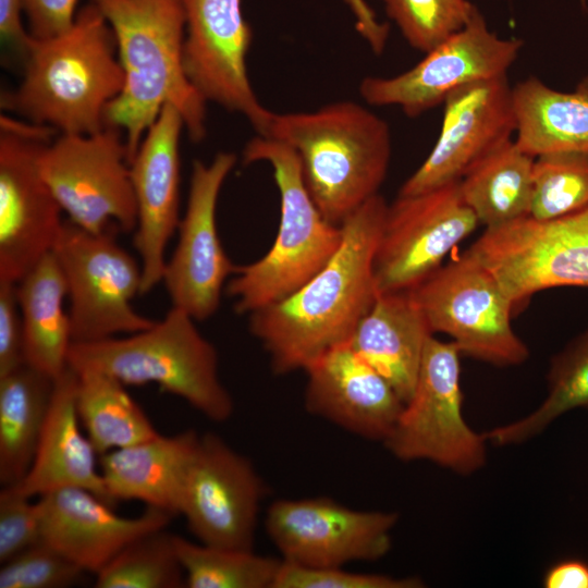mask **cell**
<instances>
[{
    "mask_svg": "<svg viewBox=\"0 0 588 588\" xmlns=\"http://www.w3.org/2000/svg\"><path fill=\"white\" fill-rule=\"evenodd\" d=\"M23 343L16 282L0 280V377L25 363Z\"/></svg>",
    "mask_w": 588,
    "mask_h": 588,
    "instance_id": "obj_39",
    "label": "cell"
},
{
    "mask_svg": "<svg viewBox=\"0 0 588 588\" xmlns=\"http://www.w3.org/2000/svg\"><path fill=\"white\" fill-rule=\"evenodd\" d=\"M443 105L439 137L399 195H415L460 181L485 156L513 139L516 118L506 75L458 87Z\"/></svg>",
    "mask_w": 588,
    "mask_h": 588,
    "instance_id": "obj_18",
    "label": "cell"
},
{
    "mask_svg": "<svg viewBox=\"0 0 588 588\" xmlns=\"http://www.w3.org/2000/svg\"><path fill=\"white\" fill-rule=\"evenodd\" d=\"M586 0H581L583 3H585Z\"/></svg>",
    "mask_w": 588,
    "mask_h": 588,
    "instance_id": "obj_44",
    "label": "cell"
},
{
    "mask_svg": "<svg viewBox=\"0 0 588 588\" xmlns=\"http://www.w3.org/2000/svg\"><path fill=\"white\" fill-rule=\"evenodd\" d=\"M236 161L235 154L221 151L209 163L193 162L177 243L166 262L162 282L172 306L196 321L215 315L223 287L236 269L224 252L216 221L219 193Z\"/></svg>",
    "mask_w": 588,
    "mask_h": 588,
    "instance_id": "obj_15",
    "label": "cell"
},
{
    "mask_svg": "<svg viewBox=\"0 0 588 588\" xmlns=\"http://www.w3.org/2000/svg\"><path fill=\"white\" fill-rule=\"evenodd\" d=\"M111 26L124 86L105 110V124L125 133L128 163L164 105L181 113L191 139L206 136V100L183 65L181 0H91Z\"/></svg>",
    "mask_w": 588,
    "mask_h": 588,
    "instance_id": "obj_2",
    "label": "cell"
},
{
    "mask_svg": "<svg viewBox=\"0 0 588 588\" xmlns=\"http://www.w3.org/2000/svg\"><path fill=\"white\" fill-rule=\"evenodd\" d=\"M23 0H0V34L5 44L26 57L33 36L26 33L21 21Z\"/></svg>",
    "mask_w": 588,
    "mask_h": 588,
    "instance_id": "obj_42",
    "label": "cell"
},
{
    "mask_svg": "<svg viewBox=\"0 0 588 588\" xmlns=\"http://www.w3.org/2000/svg\"><path fill=\"white\" fill-rule=\"evenodd\" d=\"M460 357L452 341L429 338L413 395L383 442L397 460H425L460 475L485 465V434L474 431L463 416Z\"/></svg>",
    "mask_w": 588,
    "mask_h": 588,
    "instance_id": "obj_9",
    "label": "cell"
},
{
    "mask_svg": "<svg viewBox=\"0 0 588 588\" xmlns=\"http://www.w3.org/2000/svg\"><path fill=\"white\" fill-rule=\"evenodd\" d=\"M97 588H180L185 573L174 535L166 528L145 534L123 548L96 575Z\"/></svg>",
    "mask_w": 588,
    "mask_h": 588,
    "instance_id": "obj_33",
    "label": "cell"
},
{
    "mask_svg": "<svg viewBox=\"0 0 588 588\" xmlns=\"http://www.w3.org/2000/svg\"><path fill=\"white\" fill-rule=\"evenodd\" d=\"M387 209L380 194L367 200L341 224L342 242L319 272L285 298L248 315L249 330L273 372L305 370L350 342L378 296L373 264Z\"/></svg>",
    "mask_w": 588,
    "mask_h": 588,
    "instance_id": "obj_1",
    "label": "cell"
},
{
    "mask_svg": "<svg viewBox=\"0 0 588 588\" xmlns=\"http://www.w3.org/2000/svg\"><path fill=\"white\" fill-rule=\"evenodd\" d=\"M304 371L307 412L368 440L389 438L405 403L350 342L331 348Z\"/></svg>",
    "mask_w": 588,
    "mask_h": 588,
    "instance_id": "obj_21",
    "label": "cell"
},
{
    "mask_svg": "<svg viewBox=\"0 0 588 588\" xmlns=\"http://www.w3.org/2000/svg\"><path fill=\"white\" fill-rule=\"evenodd\" d=\"M42 541L96 575L138 537L167 528L173 515L151 506L124 517L87 489L70 487L39 495Z\"/></svg>",
    "mask_w": 588,
    "mask_h": 588,
    "instance_id": "obj_22",
    "label": "cell"
},
{
    "mask_svg": "<svg viewBox=\"0 0 588 588\" xmlns=\"http://www.w3.org/2000/svg\"><path fill=\"white\" fill-rule=\"evenodd\" d=\"M77 373L70 366L54 379L51 401L39 443L25 477L10 486L33 498L62 488L91 491L110 506V499L100 470L98 454L81 431L75 405Z\"/></svg>",
    "mask_w": 588,
    "mask_h": 588,
    "instance_id": "obj_23",
    "label": "cell"
},
{
    "mask_svg": "<svg viewBox=\"0 0 588 588\" xmlns=\"http://www.w3.org/2000/svg\"><path fill=\"white\" fill-rule=\"evenodd\" d=\"M548 394L529 415L483 433L498 446L526 442L561 415L588 408V327L571 340L550 362Z\"/></svg>",
    "mask_w": 588,
    "mask_h": 588,
    "instance_id": "obj_31",
    "label": "cell"
},
{
    "mask_svg": "<svg viewBox=\"0 0 588 588\" xmlns=\"http://www.w3.org/2000/svg\"><path fill=\"white\" fill-rule=\"evenodd\" d=\"M546 588H588V563L580 559H564L551 565L543 575Z\"/></svg>",
    "mask_w": 588,
    "mask_h": 588,
    "instance_id": "obj_43",
    "label": "cell"
},
{
    "mask_svg": "<svg viewBox=\"0 0 588 588\" xmlns=\"http://www.w3.org/2000/svg\"><path fill=\"white\" fill-rule=\"evenodd\" d=\"M265 494L252 462L208 432L199 438L180 515L201 543L253 550Z\"/></svg>",
    "mask_w": 588,
    "mask_h": 588,
    "instance_id": "obj_17",
    "label": "cell"
},
{
    "mask_svg": "<svg viewBox=\"0 0 588 588\" xmlns=\"http://www.w3.org/2000/svg\"><path fill=\"white\" fill-rule=\"evenodd\" d=\"M188 588H273L282 559L192 542L174 535Z\"/></svg>",
    "mask_w": 588,
    "mask_h": 588,
    "instance_id": "obj_32",
    "label": "cell"
},
{
    "mask_svg": "<svg viewBox=\"0 0 588 588\" xmlns=\"http://www.w3.org/2000/svg\"><path fill=\"white\" fill-rule=\"evenodd\" d=\"M42 541L37 502L12 487L0 491V562L4 563Z\"/></svg>",
    "mask_w": 588,
    "mask_h": 588,
    "instance_id": "obj_38",
    "label": "cell"
},
{
    "mask_svg": "<svg viewBox=\"0 0 588 588\" xmlns=\"http://www.w3.org/2000/svg\"><path fill=\"white\" fill-rule=\"evenodd\" d=\"M262 136L296 152L313 200L335 225L379 194L390 166V126L350 100L309 112H273Z\"/></svg>",
    "mask_w": 588,
    "mask_h": 588,
    "instance_id": "obj_4",
    "label": "cell"
},
{
    "mask_svg": "<svg viewBox=\"0 0 588 588\" xmlns=\"http://www.w3.org/2000/svg\"><path fill=\"white\" fill-rule=\"evenodd\" d=\"M417 577L396 578L341 567H308L282 560L273 588H419Z\"/></svg>",
    "mask_w": 588,
    "mask_h": 588,
    "instance_id": "obj_37",
    "label": "cell"
},
{
    "mask_svg": "<svg viewBox=\"0 0 588 588\" xmlns=\"http://www.w3.org/2000/svg\"><path fill=\"white\" fill-rule=\"evenodd\" d=\"M23 323L24 360L56 379L68 368L73 343L69 311L64 309L68 285L51 253L16 282Z\"/></svg>",
    "mask_w": 588,
    "mask_h": 588,
    "instance_id": "obj_27",
    "label": "cell"
},
{
    "mask_svg": "<svg viewBox=\"0 0 588 588\" xmlns=\"http://www.w3.org/2000/svg\"><path fill=\"white\" fill-rule=\"evenodd\" d=\"M200 436L185 430L156 437L100 455V473L110 499L137 500L180 515L185 485Z\"/></svg>",
    "mask_w": 588,
    "mask_h": 588,
    "instance_id": "obj_24",
    "label": "cell"
},
{
    "mask_svg": "<svg viewBox=\"0 0 588 588\" xmlns=\"http://www.w3.org/2000/svg\"><path fill=\"white\" fill-rule=\"evenodd\" d=\"M46 144L1 131L0 280L17 282L52 252L62 228V209L37 164Z\"/></svg>",
    "mask_w": 588,
    "mask_h": 588,
    "instance_id": "obj_19",
    "label": "cell"
},
{
    "mask_svg": "<svg viewBox=\"0 0 588 588\" xmlns=\"http://www.w3.org/2000/svg\"><path fill=\"white\" fill-rule=\"evenodd\" d=\"M185 13L183 65L206 101L243 114L262 135L272 111L257 98L246 68L252 28L242 0H181Z\"/></svg>",
    "mask_w": 588,
    "mask_h": 588,
    "instance_id": "obj_16",
    "label": "cell"
},
{
    "mask_svg": "<svg viewBox=\"0 0 588 588\" xmlns=\"http://www.w3.org/2000/svg\"><path fill=\"white\" fill-rule=\"evenodd\" d=\"M477 225L460 181L415 195H397L388 205L375 256L378 294L417 286Z\"/></svg>",
    "mask_w": 588,
    "mask_h": 588,
    "instance_id": "obj_12",
    "label": "cell"
},
{
    "mask_svg": "<svg viewBox=\"0 0 588 588\" xmlns=\"http://www.w3.org/2000/svg\"><path fill=\"white\" fill-rule=\"evenodd\" d=\"M115 48L103 14L93 2L85 5L65 33L47 39L33 37L23 82L4 98V106L63 134L101 131L106 107L125 81Z\"/></svg>",
    "mask_w": 588,
    "mask_h": 588,
    "instance_id": "obj_3",
    "label": "cell"
},
{
    "mask_svg": "<svg viewBox=\"0 0 588 588\" xmlns=\"http://www.w3.org/2000/svg\"><path fill=\"white\" fill-rule=\"evenodd\" d=\"M534 162L511 139L464 174L460 189L479 224L491 229L529 216Z\"/></svg>",
    "mask_w": 588,
    "mask_h": 588,
    "instance_id": "obj_29",
    "label": "cell"
},
{
    "mask_svg": "<svg viewBox=\"0 0 588 588\" xmlns=\"http://www.w3.org/2000/svg\"><path fill=\"white\" fill-rule=\"evenodd\" d=\"M118 231L94 233L68 219L52 248L68 285L73 343L136 333L156 321L132 306L142 294V265L117 243Z\"/></svg>",
    "mask_w": 588,
    "mask_h": 588,
    "instance_id": "obj_7",
    "label": "cell"
},
{
    "mask_svg": "<svg viewBox=\"0 0 588 588\" xmlns=\"http://www.w3.org/2000/svg\"><path fill=\"white\" fill-rule=\"evenodd\" d=\"M515 143L534 158L588 154V76L575 89H553L535 76L512 86Z\"/></svg>",
    "mask_w": 588,
    "mask_h": 588,
    "instance_id": "obj_26",
    "label": "cell"
},
{
    "mask_svg": "<svg viewBox=\"0 0 588 588\" xmlns=\"http://www.w3.org/2000/svg\"><path fill=\"white\" fill-rule=\"evenodd\" d=\"M75 371L78 419L99 455L158 434L148 416L120 380L91 368Z\"/></svg>",
    "mask_w": 588,
    "mask_h": 588,
    "instance_id": "obj_30",
    "label": "cell"
},
{
    "mask_svg": "<svg viewBox=\"0 0 588 588\" xmlns=\"http://www.w3.org/2000/svg\"><path fill=\"white\" fill-rule=\"evenodd\" d=\"M184 121L167 103L145 134L130 162L137 205L134 247L143 271L142 294L162 282L168 242L180 222V151Z\"/></svg>",
    "mask_w": 588,
    "mask_h": 588,
    "instance_id": "obj_20",
    "label": "cell"
},
{
    "mask_svg": "<svg viewBox=\"0 0 588 588\" xmlns=\"http://www.w3.org/2000/svg\"><path fill=\"white\" fill-rule=\"evenodd\" d=\"M243 161L269 163L280 193V223L271 248L260 259L236 267L225 285L235 311L250 315L285 298L319 272L338 250L343 231L321 215L290 146L258 135L246 144Z\"/></svg>",
    "mask_w": 588,
    "mask_h": 588,
    "instance_id": "obj_5",
    "label": "cell"
},
{
    "mask_svg": "<svg viewBox=\"0 0 588 588\" xmlns=\"http://www.w3.org/2000/svg\"><path fill=\"white\" fill-rule=\"evenodd\" d=\"M77 0H23L30 35L47 39L65 33L75 21Z\"/></svg>",
    "mask_w": 588,
    "mask_h": 588,
    "instance_id": "obj_40",
    "label": "cell"
},
{
    "mask_svg": "<svg viewBox=\"0 0 588 588\" xmlns=\"http://www.w3.org/2000/svg\"><path fill=\"white\" fill-rule=\"evenodd\" d=\"M396 512L358 511L329 498L277 500L265 528L282 560L308 567L376 561L392 546Z\"/></svg>",
    "mask_w": 588,
    "mask_h": 588,
    "instance_id": "obj_14",
    "label": "cell"
},
{
    "mask_svg": "<svg viewBox=\"0 0 588 588\" xmlns=\"http://www.w3.org/2000/svg\"><path fill=\"white\" fill-rule=\"evenodd\" d=\"M432 334L411 293L391 292L378 294L350 344L406 403L413 395L425 347Z\"/></svg>",
    "mask_w": 588,
    "mask_h": 588,
    "instance_id": "obj_25",
    "label": "cell"
},
{
    "mask_svg": "<svg viewBox=\"0 0 588 588\" xmlns=\"http://www.w3.org/2000/svg\"><path fill=\"white\" fill-rule=\"evenodd\" d=\"M408 292L431 332L449 335L461 354L503 367L528 358L527 345L511 324L513 303L469 249Z\"/></svg>",
    "mask_w": 588,
    "mask_h": 588,
    "instance_id": "obj_8",
    "label": "cell"
},
{
    "mask_svg": "<svg viewBox=\"0 0 588 588\" xmlns=\"http://www.w3.org/2000/svg\"><path fill=\"white\" fill-rule=\"evenodd\" d=\"M519 38L491 32L476 8L468 22L409 70L391 77L367 76L359 84L371 106H397L409 118L444 102L466 84L506 75L523 48Z\"/></svg>",
    "mask_w": 588,
    "mask_h": 588,
    "instance_id": "obj_13",
    "label": "cell"
},
{
    "mask_svg": "<svg viewBox=\"0 0 588 588\" xmlns=\"http://www.w3.org/2000/svg\"><path fill=\"white\" fill-rule=\"evenodd\" d=\"M513 305L556 286H588V207L551 219L530 216L486 229L468 248Z\"/></svg>",
    "mask_w": 588,
    "mask_h": 588,
    "instance_id": "obj_11",
    "label": "cell"
},
{
    "mask_svg": "<svg viewBox=\"0 0 588 588\" xmlns=\"http://www.w3.org/2000/svg\"><path fill=\"white\" fill-rule=\"evenodd\" d=\"M355 19V27L360 37L376 54H381L387 46L389 25L379 22L375 11L366 0H343Z\"/></svg>",
    "mask_w": 588,
    "mask_h": 588,
    "instance_id": "obj_41",
    "label": "cell"
},
{
    "mask_svg": "<svg viewBox=\"0 0 588 588\" xmlns=\"http://www.w3.org/2000/svg\"><path fill=\"white\" fill-rule=\"evenodd\" d=\"M68 365L74 370L105 371L125 385L155 383L216 422L228 420L234 412L233 399L219 377L216 347L192 316L173 306L146 330L72 343Z\"/></svg>",
    "mask_w": 588,
    "mask_h": 588,
    "instance_id": "obj_6",
    "label": "cell"
},
{
    "mask_svg": "<svg viewBox=\"0 0 588 588\" xmlns=\"http://www.w3.org/2000/svg\"><path fill=\"white\" fill-rule=\"evenodd\" d=\"M588 207V154L554 152L535 158L529 216L560 218Z\"/></svg>",
    "mask_w": 588,
    "mask_h": 588,
    "instance_id": "obj_34",
    "label": "cell"
},
{
    "mask_svg": "<svg viewBox=\"0 0 588 588\" xmlns=\"http://www.w3.org/2000/svg\"><path fill=\"white\" fill-rule=\"evenodd\" d=\"M54 379L26 363L0 377V482L19 483L33 463Z\"/></svg>",
    "mask_w": 588,
    "mask_h": 588,
    "instance_id": "obj_28",
    "label": "cell"
},
{
    "mask_svg": "<svg viewBox=\"0 0 588 588\" xmlns=\"http://www.w3.org/2000/svg\"><path fill=\"white\" fill-rule=\"evenodd\" d=\"M118 127L106 125L89 134H62L41 147L39 172L68 219L100 233L110 228L131 233L137 205L125 140Z\"/></svg>",
    "mask_w": 588,
    "mask_h": 588,
    "instance_id": "obj_10",
    "label": "cell"
},
{
    "mask_svg": "<svg viewBox=\"0 0 588 588\" xmlns=\"http://www.w3.org/2000/svg\"><path fill=\"white\" fill-rule=\"evenodd\" d=\"M86 572L40 541L1 563L0 588H64L82 580Z\"/></svg>",
    "mask_w": 588,
    "mask_h": 588,
    "instance_id": "obj_36",
    "label": "cell"
},
{
    "mask_svg": "<svg viewBox=\"0 0 588 588\" xmlns=\"http://www.w3.org/2000/svg\"><path fill=\"white\" fill-rule=\"evenodd\" d=\"M388 16L416 50L428 52L461 29L476 7L467 0H382Z\"/></svg>",
    "mask_w": 588,
    "mask_h": 588,
    "instance_id": "obj_35",
    "label": "cell"
}]
</instances>
